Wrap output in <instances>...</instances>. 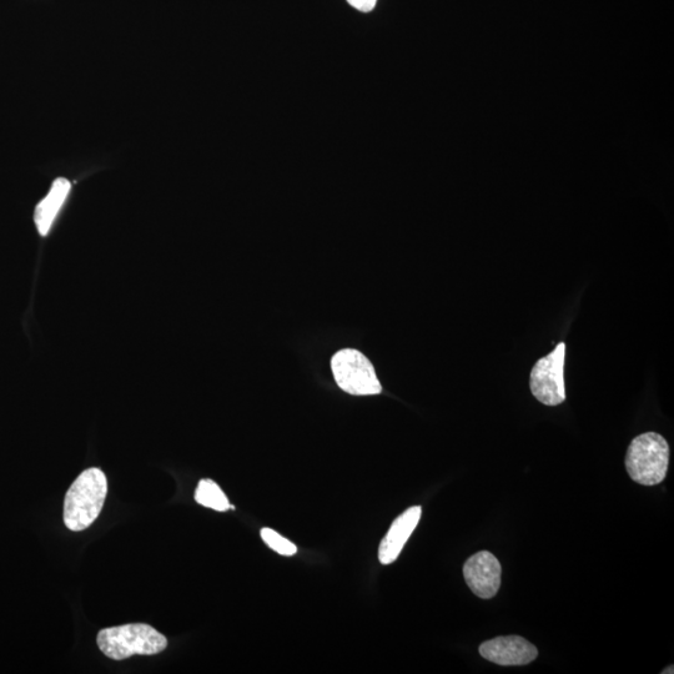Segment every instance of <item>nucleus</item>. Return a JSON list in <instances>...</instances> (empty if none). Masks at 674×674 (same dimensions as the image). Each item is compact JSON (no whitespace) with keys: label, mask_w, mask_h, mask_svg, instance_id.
Instances as JSON below:
<instances>
[{"label":"nucleus","mask_w":674,"mask_h":674,"mask_svg":"<svg viewBox=\"0 0 674 674\" xmlns=\"http://www.w3.org/2000/svg\"><path fill=\"white\" fill-rule=\"evenodd\" d=\"M108 495V480L99 469L85 470L73 482L64 499V523L68 530H87L100 515Z\"/></svg>","instance_id":"obj_1"},{"label":"nucleus","mask_w":674,"mask_h":674,"mask_svg":"<svg viewBox=\"0 0 674 674\" xmlns=\"http://www.w3.org/2000/svg\"><path fill=\"white\" fill-rule=\"evenodd\" d=\"M99 650L115 661L135 655L154 656L168 647L167 637L145 623L104 628L98 633Z\"/></svg>","instance_id":"obj_2"},{"label":"nucleus","mask_w":674,"mask_h":674,"mask_svg":"<svg viewBox=\"0 0 674 674\" xmlns=\"http://www.w3.org/2000/svg\"><path fill=\"white\" fill-rule=\"evenodd\" d=\"M626 470L642 486L660 485L670 466V446L657 432H646L632 440L626 454Z\"/></svg>","instance_id":"obj_3"},{"label":"nucleus","mask_w":674,"mask_h":674,"mask_svg":"<svg viewBox=\"0 0 674 674\" xmlns=\"http://www.w3.org/2000/svg\"><path fill=\"white\" fill-rule=\"evenodd\" d=\"M336 384L347 394L377 395L382 391L374 366L360 351L346 349L337 352L331 361Z\"/></svg>","instance_id":"obj_4"},{"label":"nucleus","mask_w":674,"mask_h":674,"mask_svg":"<svg viewBox=\"0 0 674 674\" xmlns=\"http://www.w3.org/2000/svg\"><path fill=\"white\" fill-rule=\"evenodd\" d=\"M566 344L560 342L555 350L541 357L533 365L530 375V389L537 401L546 406H558L566 400L565 387Z\"/></svg>","instance_id":"obj_5"},{"label":"nucleus","mask_w":674,"mask_h":674,"mask_svg":"<svg viewBox=\"0 0 674 674\" xmlns=\"http://www.w3.org/2000/svg\"><path fill=\"white\" fill-rule=\"evenodd\" d=\"M501 563L494 553L481 551L471 556L464 566L467 586L482 600H491L501 587Z\"/></svg>","instance_id":"obj_6"},{"label":"nucleus","mask_w":674,"mask_h":674,"mask_svg":"<svg viewBox=\"0 0 674 674\" xmlns=\"http://www.w3.org/2000/svg\"><path fill=\"white\" fill-rule=\"evenodd\" d=\"M479 651L485 660L505 667L530 665L538 657L536 646L520 636L492 638L482 643Z\"/></svg>","instance_id":"obj_7"},{"label":"nucleus","mask_w":674,"mask_h":674,"mask_svg":"<svg viewBox=\"0 0 674 674\" xmlns=\"http://www.w3.org/2000/svg\"><path fill=\"white\" fill-rule=\"evenodd\" d=\"M421 515L420 506L410 507L392 523L389 532L380 543L379 560L382 565H391L399 558L406 542L419 525Z\"/></svg>","instance_id":"obj_8"},{"label":"nucleus","mask_w":674,"mask_h":674,"mask_svg":"<svg viewBox=\"0 0 674 674\" xmlns=\"http://www.w3.org/2000/svg\"><path fill=\"white\" fill-rule=\"evenodd\" d=\"M70 190H72L70 181L65 178H58L54 181L48 195L37 205L34 221L40 235L47 236L49 234L54 220L57 219L59 211L62 210L65 201L68 199Z\"/></svg>","instance_id":"obj_9"},{"label":"nucleus","mask_w":674,"mask_h":674,"mask_svg":"<svg viewBox=\"0 0 674 674\" xmlns=\"http://www.w3.org/2000/svg\"><path fill=\"white\" fill-rule=\"evenodd\" d=\"M195 501L211 510L225 512L230 508L228 497L213 480H201L195 491Z\"/></svg>","instance_id":"obj_10"},{"label":"nucleus","mask_w":674,"mask_h":674,"mask_svg":"<svg viewBox=\"0 0 674 674\" xmlns=\"http://www.w3.org/2000/svg\"><path fill=\"white\" fill-rule=\"evenodd\" d=\"M261 538L268 545L271 550L279 553L281 556H294L298 552V547L294 545L293 542L289 541L288 538H285L280 535V533L271 530V528H263L261 530Z\"/></svg>","instance_id":"obj_11"},{"label":"nucleus","mask_w":674,"mask_h":674,"mask_svg":"<svg viewBox=\"0 0 674 674\" xmlns=\"http://www.w3.org/2000/svg\"><path fill=\"white\" fill-rule=\"evenodd\" d=\"M347 2L362 13H370L375 8L377 0H347Z\"/></svg>","instance_id":"obj_12"}]
</instances>
